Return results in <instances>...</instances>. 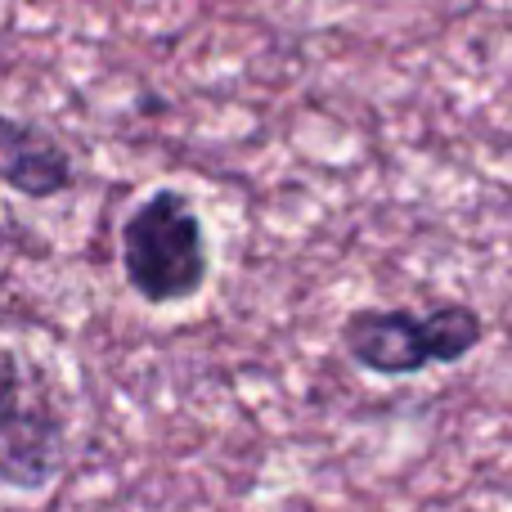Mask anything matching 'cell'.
<instances>
[{"label":"cell","mask_w":512,"mask_h":512,"mask_svg":"<svg viewBox=\"0 0 512 512\" xmlns=\"http://www.w3.org/2000/svg\"><path fill=\"white\" fill-rule=\"evenodd\" d=\"M122 274L126 288L149 306H180L207 288L212 279L207 225L185 189L162 185L126 212Z\"/></svg>","instance_id":"1"},{"label":"cell","mask_w":512,"mask_h":512,"mask_svg":"<svg viewBox=\"0 0 512 512\" xmlns=\"http://www.w3.org/2000/svg\"><path fill=\"white\" fill-rule=\"evenodd\" d=\"M486 342V319L468 301H441L432 310L360 306L342 319V346L351 364L378 378H414L423 369L463 364Z\"/></svg>","instance_id":"2"},{"label":"cell","mask_w":512,"mask_h":512,"mask_svg":"<svg viewBox=\"0 0 512 512\" xmlns=\"http://www.w3.org/2000/svg\"><path fill=\"white\" fill-rule=\"evenodd\" d=\"M63 423L50 382L32 360L0 342V486L45 490L63 472Z\"/></svg>","instance_id":"3"},{"label":"cell","mask_w":512,"mask_h":512,"mask_svg":"<svg viewBox=\"0 0 512 512\" xmlns=\"http://www.w3.org/2000/svg\"><path fill=\"white\" fill-rule=\"evenodd\" d=\"M0 185L27 203H50L77 185V162L41 122L0 113Z\"/></svg>","instance_id":"4"}]
</instances>
